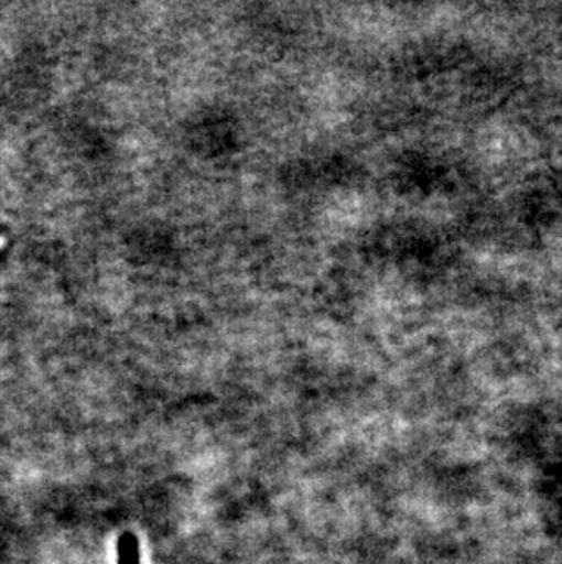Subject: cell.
<instances>
[{"label": "cell", "mask_w": 562, "mask_h": 564, "mask_svg": "<svg viewBox=\"0 0 562 564\" xmlns=\"http://www.w3.org/2000/svg\"><path fill=\"white\" fill-rule=\"evenodd\" d=\"M117 564H141V549L136 533L125 532L117 541Z\"/></svg>", "instance_id": "cell-1"}]
</instances>
